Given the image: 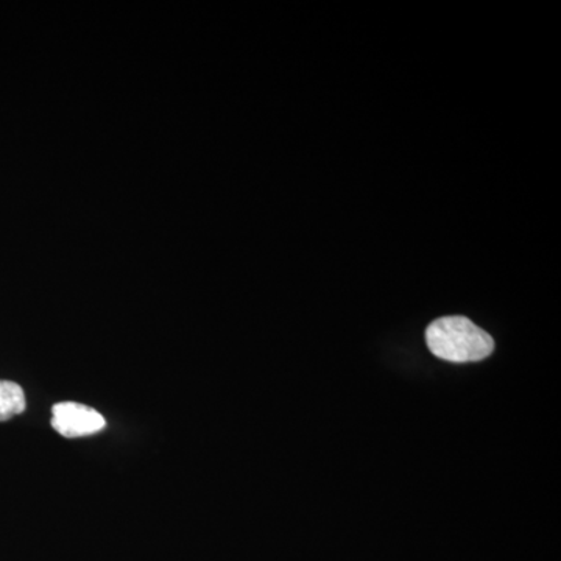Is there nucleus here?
Listing matches in <instances>:
<instances>
[{
  "label": "nucleus",
  "instance_id": "nucleus-2",
  "mask_svg": "<svg viewBox=\"0 0 561 561\" xmlns=\"http://www.w3.org/2000/svg\"><path fill=\"white\" fill-rule=\"evenodd\" d=\"M101 413L79 402H58L51 408V427L66 438L88 437L105 430Z\"/></svg>",
  "mask_w": 561,
  "mask_h": 561
},
{
  "label": "nucleus",
  "instance_id": "nucleus-3",
  "mask_svg": "<svg viewBox=\"0 0 561 561\" xmlns=\"http://www.w3.org/2000/svg\"><path fill=\"white\" fill-rule=\"evenodd\" d=\"M24 411V390L16 382L0 381V421H9Z\"/></svg>",
  "mask_w": 561,
  "mask_h": 561
},
{
  "label": "nucleus",
  "instance_id": "nucleus-1",
  "mask_svg": "<svg viewBox=\"0 0 561 561\" xmlns=\"http://www.w3.org/2000/svg\"><path fill=\"white\" fill-rule=\"evenodd\" d=\"M426 343L435 357L456 364L486 359L494 351V341L489 332L460 316L442 317L431 323Z\"/></svg>",
  "mask_w": 561,
  "mask_h": 561
}]
</instances>
